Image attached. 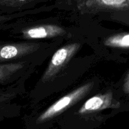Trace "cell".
Wrapping results in <instances>:
<instances>
[{"label": "cell", "mask_w": 129, "mask_h": 129, "mask_svg": "<svg viewBox=\"0 0 129 129\" xmlns=\"http://www.w3.org/2000/svg\"><path fill=\"white\" fill-rule=\"evenodd\" d=\"M123 91L125 93L127 94L129 93V78H128V74L126 75L125 81L124 85H123Z\"/></svg>", "instance_id": "cell-10"}, {"label": "cell", "mask_w": 129, "mask_h": 129, "mask_svg": "<svg viewBox=\"0 0 129 129\" xmlns=\"http://www.w3.org/2000/svg\"><path fill=\"white\" fill-rule=\"evenodd\" d=\"M120 103L113 98L112 91H107L103 94H98L91 97L79 108L78 113L86 115L95 113L108 108H118Z\"/></svg>", "instance_id": "cell-4"}, {"label": "cell", "mask_w": 129, "mask_h": 129, "mask_svg": "<svg viewBox=\"0 0 129 129\" xmlns=\"http://www.w3.org/2000/svg\"><path fill=\"white\" fill-rule=\"evenodd\" d=\"M36 1L37 0H0V6L8 8L21 7Z\"/></svg>", "instance_id": "cell-9"}, {"label": "cell", "mask_w": 129, "mask_h": 129, "mask_svg": "<svg viewBox=\"0 0 129 129\" xmlns=\"http://www.w3.org/2000/svg\"><path fill=\"white\" fill-rule=\"evenodd\" d=\"M81 44L73 43L62 47L57 50L52 57L47 68L43 74L41 79L43 83L49 82L55 79L59 73L65 68L77 52Z\"/></svg>", "instance_id": "cell-2"}, {"label": "cell", "mask_w": 129, "mask_h": 129, "mask_svg": "<svg viewBox=\"0 0 129 129\" xmlns=\"http://www.w3.org/2000/svg\"><path fill=\"white\" fill-rule=\"evenodd\" d=\"M23 37L28 40L48 39L66 35L67 31L62 27L55 25H36L23 29Z\"/></svg>", "instance_id": "cell-6"}, {"label": "cell", "mask_w": 129, "mask_h": 129, "mask_svg": "<svg viewBox=\"0 0 129 129\" xmlns=\"http://www.w3.org/2000/svg\"><path fill=\"white\" fill-rule=\"evenodd\" d=\"M104 44L106 46L110 47L128 49L129 47L128 33L123 32L112 35L105 39Z\"/></svg>", "instance_id": "cell-8"}, {"label": "cell", "mask_w": 129, "mask_h": 129, "mask_svg": "<svg viewBox=\"0 0 129 129\" xmlns=\"http://www.w3.org/2000/svg\"><path fill=\"white\" fill-rule=\"evenodd\" d=\"M66 1H68V2H71V1H76V0H66Z\"/></svg>", "instance_id": "cell-12"}, {"label": "cell", "mask_w": 129, "mask_h": 129, "mask_svg": "<svg viewBox=\"0 0 129 129\" xmlns=\"http://www.w3.org/2000/svg\"><path fill=\"white\" fill-rule=\"evenodd\" d=\"M93 86V82L84 84L58 100L40 115L37 119V123H44L60 115L86 96Z\"/></svg>", "instance_id": "cell-1"}, {"label": "cell", "mask_w": 129, "mask_h": 129, "mask_svg": "<svg viewBox=\"0 0 129 129\" xmlns=\"http://www.w3.org/2000/svg\"><path fill=\"white\" fill-rule=\"evenodd\" d=\"M76 6L82 14L128 11L129 0H76Z\"/></svg>", "instance_id": "cell-3"}, {"label": "cell", "mask_w": 129, "mask_h": 129, "mask_svg": "<svg viewBox=\"0 0 129 129\" xmlns=\"http://www.w3.org/2000/svg\"><path fill=\"white\" fill-rule=\"evenodd\" d=\"M39 44L20 42L0 45V63L12 59H20L31 54L39 49Z\"/></svg>", "instance_id": "cell-5"}, {"label": "cell", "mask_w": 129, "mask_h": 129, "mask_svg": "<svg viewBox=\"0 0 129 129\" xmlns=\"http://www.w3.org/2000/svg\"><path fill=\"white\" fill-rule=\"evenodd\" d=\"M25 65V62L0 64V84L7 81L14 74L22 69Z\"/></svg>", "instance_id": "cell-7"}, {"label": "cell", "mask_w": 129, "mask_h": 129, "mask_svg": "<svg viewBox=\"0 0 129 129\" xmlns=\"http://www.w3.org/2000/svg\"><path fill=\"white\" fill-rule=\"evenodd\" d=\"M8 20V18L6 17V16H5V15H3L2 14L0 13V23L6 21V20Z\"/></svg>", "instance_id": "cell-11"}]
</instances>
